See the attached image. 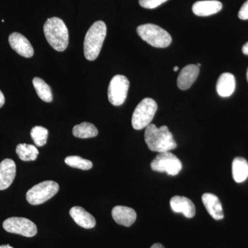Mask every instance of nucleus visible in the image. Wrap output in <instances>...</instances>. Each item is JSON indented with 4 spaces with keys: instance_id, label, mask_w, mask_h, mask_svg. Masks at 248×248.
<instances>
[{
    "instance_id": "f257e3e1",
    "label": "nucleus",
    "mask_w": 248,
    "mask_h": 248,
    "mask_svg": "<svg viewBox=\"0 0 248 248\" xmlns=\"http://www.w3.org/2000/svg\"><path fill=\"white\" fill-rule=\"evenodd\" d=\"M144 140L151 151L159 153L172 151L177 146L166 125L157 128L155 124H149L145 130Z\"/></svg>"
},
{
    "instance_id": "f03ea898",
    "label": "nucleus",
    "mask_w": 248,
    "mask_h": 248,
    "mask_svg": "<svg viewBox=\"0 0 248 248\" xmlns=\"http://www.w3.org/2000/svg\"><path fill=\"white\" fill-rule=\"evenodd\" d=\"M44 32L47 42L55 50L60 52L66 50L69 35L66 24L62 19L56 17L49 18L44 25Z\"/></svg>"
},
{
    "instance_id": "7ed1b4c3",
    "label": "nucleus",
    "mask_w": 248,
    "mask_h": 248,
    "mask_svg": "<svg viewBox=\"0 0 248 248\" xmlns=\"http://www.w3.org/2000/svg\"><path fill=\"white\" fill-rule=\"evenodd\" d=\"M107 32V25L102 21L94 22L90 28L84 42V53L86 60L94 61L99 56Z\"/></svg>"
},
{
    "instance_id": "20e7f679",
    "label": "nucleus",
    "mask_w": 248,
    "mask_h": 248,
    "mask_svg": "<svg viewBox=\"0 0 248 248\" xmlns=\"http://www.w3.org/2000/svg\"><path fill=\"white\" fill-rule=\"evenodd\" d=\"M137 32L142 40L155 48H166L172 42V37L169 32L155 24L139 26Z\"/></svg>"
},
{
    "instance_id": "39448f33",
    "label": "nucleus",
    "mask_w": 248,
    "mask_h": 248,
    "mask_svg": "<svg viewBox=\"0 0 248 248\" xmlns=\"http://www.w3.org/2000/svg\"><path fill=\"white\" fill-rule=\"evenodd\" d=\"M157 104L151 98H145L138 104L132 117V125L135 130L146 128L154 118Z\"/></svg>"
},
{
    "instance_id": "423d86ee",
    "label": "nucleus",
    "mask_w": 248,
    "mask_h": 248,
    "mask_svg": "<svg viewBox=\"0 0 248 248\" xmlns=\"http://www.w3.org/2000/svg\"><path fill=\"white\" fill-rule=\"evenodd\" d=\"M60 186L53 181H45L31 187L27 193V200L31 205H37L45 203L54 197Z\"/></svg>"
},
{
    "instance_id": "0eeeda50",
    "label": "nucleus",
    "mask_w": 248,
    "mask_h": 248,
    "mask_svg": "<svg viewBox=\"0 0 248 248\" xmlns=\"http://www.w3.org/2000/svg\"><path fill=\"white\" fill-rule=\"evenodd\" d=\"M151 166L153 170L166 172L171 176L177 175L182 169L180 160L170 151L159 153L152 161Z\"/></svg>"
},
{
    "instance_id": "6e6552de",
    "label": "nucleus",
    "mask_w": 248,
    "mask_h": 248,
    "mask_svg": "<svg viewBox=\"0 0 248 248\" xmlns=\"http://www.w3.org/2000/svg\"><path fill=\"white\" fill-rule=\"evenodd\" d=\"M130 82L126 77L117 75L111 79L108 89L109 102L115 107L122 105L128 94Z\"/></svg>"
},
{
    "instance_id": "1a4fd4ad",
    "label": "nucleus",
    "mask_w": 248,
    "mask_h": 248,
    "mask_svg": "<svg viewBox=\"0 0 248 248\" xmlns=\"http://www.w3.org/2000/svg\"><path fill=\"white\" fill-rule=\"evenodd\" d=\"M3 228L6 232L13 234H17L32 237L37 234V226L33 222L23 217H11L5 220Z\"/></svg>"
},
{
    "instance_id": "9d476101",
    "label": "nucleus",
    "mask_w": 248,
    "mask_h": 248,
    "mask_svg": "<svg viewBox=\"0 0 248 248\" xmlns=\"http://www.w3.org/2000/svg\"><path fill=\"white\" fill-rule=\"evenodd\" d=\"M9 42L11 48L21 56L29 58L33 55L34 49L32 45L22 34L13 32L9 36Z\"/></svg>"
},
{
    "instance_id": "9b49d317",
    "label": "nucleus",
    "mask_w": 248,
    "mask_h": 248,
    "mask_svg": "<svg viewBox=\"0 0 248 248\" xmlns=\"http://www.w3.org/2000/svg\"><path fill=\"white\" fill-rule=\"evenodd\" d=\"M16 165L14 160L6 159L0 163V190L7 189L14 182Z\"/></svg>"
},
{
    "instance_id": "f8f14e48",
    "label": "nucleus",
    "mask_w": 248,
    "mask_h": 248,
    "mask_svg": "<svg viewBox=\"0 0 248 248\" xmlns=\"http://www.w3.org/2000/svg\"><path fill=\"white\" fill-rule=\"evenodd\" d=\"M170 203L174 213H182L186 218H188L195 217V206L190 199L183 196H174L171 198Z\"/></svg>"
},
{
    "instance_id": "ddd939ff",
    "label": "nucleus",
    "mask_w": 248,
    "mask_h": 248,
    "mask_svg": "<svg viewBox=\"0 0 248 248\" xmlns=\"http://www.w3.org/2000/svg\"><path fill=\"white\" fill-rule=\"evenodd\" d=\"M112 217L117 224L130 227L136 221V212L129 207L117 205L112 210Z\"/></svg>"
},
{
    "instance_id": "4468645a",
    "label": "nucleus",
    "mask_w": 248,
    "mask_h": 248,
    "mask_svg": "<svg viewBox=\"0 0 248 248\" xmlns=\"http://www.w3.org/2000/svg\"><path fill=\"white\" fill-rule=\"evenodd\" d=\"M200 74V68L197 65H187L183 68L177 79V86L179 89L186 91L190 89Z\"/></svg>"
},
{
    "instance_id": "2eb2a0df",
    "label": "nucleus",
    "mask_w": 248,
    "mask_h": 248,
    "mask_svg": "<svg viewBox=\"0 0 248 248\" xmlns=\"http://www.w3.org/2000/svg\"><path fill=\"white\" fill-rule=\"evenodd\" d=\"M223 7L221 1L217 0H204L195 2L192 6V12L200 17H206L219 12Z\"/></svg>"
},
{
    "instance_id": "dca6fc26",
    "label": "nucleus",
    "mask_w": 248,
    "mask_h": 248,
    "mask_svg": "<svg viewBox=\"0 0 248 248\" xmlns=\"http://www.w3.org/2000/svg\"><path fill=\"white\" fill-rule=\"evenodd\" d=\"M202 202L207 211L214 219L221 220L224 217L221 202L216 195L205 193L202 196Z\"/></svg>"
},
{
    "instance_id": "f3484780",
    "label": "nucleus",
    "mask_w": 248,
    "mask_h": 248,
    "mask_svg": "<svg viewBox=\"0 0 248 248\" xmlns=\"http://www.w3.org/2000/svg\"><path fill=\"white\" fill-rule=\"evenodd\" d=\"M70 215L77 224L82 228L91 229L95 226L96 221L94 217L81 207H73L70 210Z\"/></svg>"
},
{
    "instance_id": "a211bd4d",
    "label": "nucleus",
    "mask_w": 248,
    "mask_h": 248,
    "mask_svg": "<svg viewBox=\"0 0 248 248\" xmlns=\"http://www.w3.org/2000/svg\"><path fill=\"white\" fill-rule=\"evenodd\" d=\"M236 80L234 76L229 73H225L220 76L217 81V91L222 97H228L234 92Z\"/></svg>"
},
{
    "instance_id": "6ab92c4d",
    "label": "nucleus",
    "mask_w": 248,
    "mask_h": 248,
    "mask_svg": "<svg viewBox=\"0 0 248 248\" xmlns=\"http://www.w3.org/2000/svg\"><path fill=\"white\" fill-rule=\"evenodd\" d=\"M232 170L233 179L236 183L244 182L248 177V163L244 158H234Z\"/></svg>"
},
{
    "instance_id": "aec40b11",
    "label": "nucleus",
    "mask_w": 248,
    "mask_h": 248,
    "mask_svg": "<svg viewBox=\"0 0 248 248\" xmlns=\"http://www.w3.org/2000/svg\"><path fill=\"white\" fill-rule=\"evenodd\" d=\"M73 134L76 138L88 139L94 138L98 135V130L95 125L89 122H83L79 125H75Z\"/></svg>"
},
{
    "instance_id": "412c9836",
    "label": "nucleus",
    "mask_w": 248,
    "mask_h": 248,
    "mask_svg": "<svg viewBox=\"0 0 248 248\" xmlns=\"http://www.w3.org/2000/svg\"><path fill=\"white\" fill-rule=\"evenodd\" d=\"M32 84L35 88L37 95L45 102H51L53 101V93L50 86L40 78H35L32 79Z\"/></svg>"
},
{
    "instance_id": "4be33fe9",
    "label": "nucleus",
    "mask_w": 248,
    "mask_h": 248,
    "mask_svg": "<svg viewBox=\"0 0 248 248\" xmlns=\"http://www.w3.org/2000/svg\"><path fill=\"white\" fill-rule=\"evenodd\" d=\"M19 159L24 161H35L39 155V151L33 145L20 143L16 148Z\"/></svg>"
},
{
    "instance_id": "5701e85b",
    "label": "nucleus",
    "mask_w": 248,
    "mask_h": 248,
    "mask_svg": "<svg viewBox=\"0 0 248 248\" xmlns=\"http://www.w3.org/2000/svg\"><path fill=\"white\" fill-rule=\"evenodd\" d=\"M65 163L72 168L83 170H88L93 168V163L91 161L83 159L79 156H67L65 159Z\"/></svg>"
},
{
    "instance_id": "b1692460",
    "label": "nucleus",
    "mask_w": 248,
    "mask_h": 248,
    "mask_svg": "<svg viewBox=\"0 0 248 248\" xmlns=\"http://www.w3.org/2000/svg\"><path fill=\"white\" fill-rule=\"evenodd\" d=\"M31 138L37 147L45 146L48 140V131L42 126H35L31 131Z\"/></svg>"
},
{
    "instance_id": "393cba45",
    "label": "nucleus",
    "mask_w": 248,
    "mask_h": 248,
    "mask_svg": "<svg viewBox=\"0 0 248 248\" xmlns=\"http://www.w3.org/2000/svg\"><path fill=\"white\" fill-rule=\"evenodd\" d=\"M168 0H139L140 6L147 9H154Z\"/></svg>"
},
{
    "instance_id": "a878e982",
    "label": "nucleus",
    "mask_w": 248,
    "mask_h": 248,
    "mask_svg": "<svg viewBox=\"0 0 248 248\" xmlns=\"http://www.w3.org/2000/svg\"><path fill=\"white\" fill-rule=\"evenodd\" d=\"M238 16H239L240 19H242V20H247L248 19V0L241 6Z\"/></svg>"
},
{
    "instance_id": "bb28decb",
    "label": "nucleus",
    "mask_w": 248,
    "mask_h": 248,
    "mask_svg": "<svg viewBox=\"0 0 248 248\" xmlns=\"http://www.w3.org/2000/svg\"><path fill=\"white\" fill-rule=\"evenodd\" d=\"M5 103V97L4 94L2 92L0 91V108H1L4 106Z\"/></svg>"
},
{
    "instance_id": "cd10ccee",
    "label": "nucleus",
    "mask_w": 248,
    "mask_h": 248,
    "mask_svg": "<svg viewBox=\"0 0 248 248\" xmlns=\"http://www.w3.org/2000/svg\"><path fill=\"white\" fill-rule=\"evenodd\" d=\"M243 53L245 54V55H248V42L247 43L245 44L244 46L242 48Z\"/></svg>"
},
{
    "instance_id": "c85d7f7f",
    "label": "nucleus",
    "mask_w": 248,
    "mask_h": 248,
    "mask_svg": "<svg viewBox=\"0 0 248 248\" xmlns=\"http://www.w3.org/2000/svg\"><path fill=\"white\" fill-rule=\"evenodd\" d=\"M151 248H165L164 246L161 244H155L151 246Z\"/></svg>"
},
{
    "instance_id": "c756f323",
    "label": "nucleus",
    "mask_w": 248,
    "mask_h": 248,
    "mask_svg": "<svg viewBox=\"0 0 248 248\" xmlns=\"http://www.w3.org/2000/svg\"><path fill=\"white\" fill-rule=\"evenodd\" d=\"M0 248H14L12 246L10 245H3V246H0Z\"/></svg>"
},
{
    "instance_id": "7c9ffc66",
    "label": "nucleus",
    "mask_w": 248,
    "mask_h": 248,
    "mask_svg": "<svg viewBox=\"0 0 248 248\" xmlns=\"http://www.w3.org/2000/svg\"><path fill=\"white\" fill-rule=\"evenodd\" d=\"M178 70H179V67H178V66L174 67V72H177L178 71Z\"/></svg>"
},
{
    "instance_id": "2f4dec72",
    "label": "nucleus",
    "mask_w": 248,
    "mask_h": 248,
    "mask_svg": "<svg viewBox=\"0 0 248 248\" xmlns=\"http://www.w3.org/2000/svg\"><path fill=\"white\" fill-rule=\"evenodd\" d=\"M247 80L248 81V70H247Z\"/></svg>"
},
{
    "instance_id": "473e14b6",
    "label": "nucleus",
    "mask_w": 248,
    "mask_h": 248,
    "mask_svg": "<svg viewBox=\"0 0 248 248\" xmlns=\"http://www.w3.org/2000/svg\"><path fill=\"white\" fill-rule=\"evenodd\" d=\"M197 66L199 67L201 66V63H197Z\"/></svg>"
}]
</instances>
